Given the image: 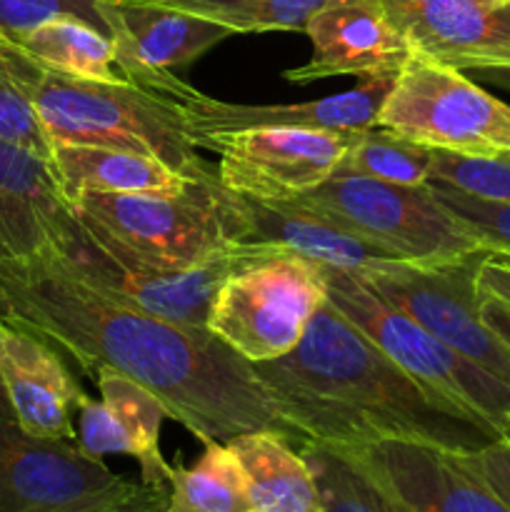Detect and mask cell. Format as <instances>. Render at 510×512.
Masks as SVG:
<instances>
[{"mask_svg":"<svg viewBox=\"0 0 510 512\" xmlns=\"http://www.w3.org/2000/svg\"><path fill=\"white\" fill-rule=\"evenodd\" d=\"M0 318L70 355L90 378L110 368L153 390L200 443L280 430L253 365L208 328H185L120 303L60 250L0 260Z\"/></svg>","mask_w":510,"mask_h":512,"instance_id":"cell-1","label":"cell"},{"mask_svg":"<svg viewBox=\"0 0 510 512\" xmlns=\"http://www.w3.org/2000/svg\"><path fill=\"white\" fill-rule=\"evenodd\" d=\"M288 433L333 448L413 440L470 453L500 440L458 405L430 393L330 303L288 355L253 363Z\"/></svg>","mask_w":510,"mask_h":512,"instance_id":"cell-2","label":"cell"},{"mask_svg":"<svg viewBox=\"0 0 510 512\" xmlns=\"http://www.w3.org/2000/svg\"><path fill=\"white\" fill-rule=\"evenodd\" d=\"M70 213L80 243L135 273H178L245 243L235 195L220 185L215 165L178 193H88Z\"/></svg>","mask_w":510,"mask_h":512,"instance_id":"cell-3","label":"cell"},{"mask_svg":"<svg viewBox=\"0 0 510 512\" xmlns=\"http://www.w3.org/2000/svg\"><path fill=\"white\" fill-rule=\"evenodd\" d=\"M28 93L50 148L90 145L150 155L188 178L213 168L195 155L183 115L168 95L133 83L65 78L35 58L28 60Z\"/></svg>","mask_w":510,"mask_h":512,"instance_id":"cell-4","label":"cell"},{"mask_svg":"<svg viewBox=\"0 0 510 512\" xmlns=\"http://www.w3.org/2000/svg\"><path fill=\"white\" fill-rule=\"evenodd\" d=\"M290 203L405 263L440 265L490 253L435 198L428 183L393 185L358 175H330Z\"/></svg>","mask_w":510,"mask_h":512,"instance_id":"cell-5","label":"cell"},{"mask_svg":"<svg viewBox=\"0 0 510 512\" xmlns=\"http://www.w3.org/2000/svg\"><path fill=\"white\" fill-rule=\"evenodd\" d=\"M325 268L328 303L395 365L430 393L490 425L503 438L510 425V385L460 355L433 333L375 295L353 270Z\"/></svg>","mask_w":510,"mask_h":512,"instance_id":"cell-6","label":"cell"},{"mask_svg":"<svg viewBox=\"0 0 510 512\" xmlns=\"http://www.w3.org/2000/svg\"><path fill=\"white\" fill-rule=\"evenodd\" d=\"M325 303L323 265L280 250L228 275L210 305L205 328L250 365L268 363L303 340Z\"/></svg>","mask_w":510,"mask_h":512,"instance_id":"cell-7","label":"cell"},{"mask_svg":"<svg viewBox=\"0 0 510 512\" xmlns=\"http://www.w3.org/2000/svg\"><path fill=\"white\" fill-rule=\"evenodd\" d=\"M378 125L430 150L510 153V105L463 70L415 53L400 65Z\"/></svg>","mask_w":510,"mask_h":512,"instance_id":"cell-8","label":"cell"},{"mask_svg":"<svg viewBox=\"0 0 510 512\" xmlns=\"http://www.w3.org/2000/svg\"><path fill=\"white\" fill-rule=\"evenodd\" d=\"M485 255L475 253L440 265L385 260L355 275L385 303L510 385V350L480 318L475 278Z\"/></svg>","mask_w":510,"mask_h":512,"instance_id":"cell-9","label":"cell"},{"mask_svg":"<svg viewBox=\"0 0 510 512\" xmlns=\"http://www.w3.org/2000/svg\"><path fill=\"white\" fill-rule=\"evenodd\" d=\"M140 485L73 440L38 438L0 415V512H105Z\"/></svg>","mask_w":510,"mask_h":512,"instance_id":"cell-10","label":"cell"},{"mask_svg":"<svg viewBox=\"0 0 510 512\" xmlns=\"http://www.w3.org/2000/svg\"><path fill=\"white\" fill-rule=\"evenodd\" d=\"M358 130L265 125L198 140L220 155L218 180L225 190L260 203L293 200L330 178Z\"/></svg>","mask_w":510,"mask_h":512,"instance_id":"cell-11","label":"cell"},{"mask_svg":"<svg viewBox=\"0 0 510 512\" xmlns=\"http://www.w3.org/2000/svg\"><path fill=\"white\" fill-rule=\"evenodd\" d=\"M60 253L73 260L83 278L118 298L120 303L185 328H205L210 305L228 275L280 253V248L265 243H233L195 268L178 270V273H135L100 258L75 238V230H70L68 243Z\"/></svg>","mask_w":510,"mask_h":512,"instance_id":"cell-12","label":"cell"},{"mask_svg":"<svg viewBox=\"0 0 510 512\" xmlns=\"http://www.w3.org/2000/svg\"><path fill=\"white\" fill-rule=\"evenodd\" d=\"M395 75L398 73L368 75V78H360V83L345 93L305 100V103H228V100L200 93L180 78L163 95H168L178 105L190 143L198 148V140L208 138V135L265 128V125H300V128L328 130L370 128V125H378L380 108H383L385 98L393 88Z\"/></svg>","mask_w":510,"mask_h":512,"instance_id":"cell-13","label":"cell"},{"mask_svg":"<svg viewBox=\"0 0 510 512\" xmlns=\"http://www.w3.org/2000/svg\"><path fill=\"white\" fill-rule=\"evenodd\" d=\"M345 453L408 512H510V505L450 450L413 440H378Z\"/></svg>","mask_w":510,"mask_h":512,"instance_id":"cell-14","label":"cell"},{"mask_svg":"<svg viewBox=\"0 0 510 512\" xmlns=\"http://www.w3.org/2000/svg\"><path fill=\"white\" fill-rule=\"evenodd\" d=\"M313 43V55L298 68L283 70V80L308 85L338 75L398 73L410 58L403 38L378 0H338L308 20L303 30Z\"/></svg>","mask_w":510,"mask_h":512,"instance_id":"cell-15","label":"cell"},{"mask_svg":"<svg viewBox=\"0 0 510 512\" xmlns=\"http://www.w3.org/2000/svg\"><path fill=\"white\" fill-rule=\"evenodd\" d=\"M100 403L88 395L78 400V435L75 443L83 453L103 460L105 455H128L140 463V480L168 485L173 465L160 453V428L168 410L158 395L138 380L110 368L95 370Z\"/></svg>","mask_w":510,"mask_h":512,"instance_id":"cell-16","label":"cell"},{"mask_svg":"<svg viewBox=\"0 0 510 512\" xmlns=\"http://www.w3.org/2000/svg\"><path fill=\"white\" fill-rule=\"evenodd\" d=\"M410 53L458 70L510 65V5L478 0H378Z\"/></svg>","mask_w":510,"mask_h":512,"instance_id":"cell-17","label":"cell"},{"mask_svg":"<svg viewBox=\"0 0 510 512\" xmlns=\"http://www.w3.org/2000/svg\"><path fill=\"white\" fill-rule=\"evenodd\" d=\"M120 23L118 68L133 85L168 93L178 75L173 70L195 63L203 53L235 35L225 25L185 10L150 3L115 0Z\"/></svg>","mask_w":510,"mask_h":512,"instance_id":"cell-18","label":"cell"},{"mask_svg":"<svg viewBox=\"0 0 510 512\" xmlns=\"http://www.w3.org/2000/svg\"><path fill=\"white\" fill-rule=\"evenodd\" d=\"M73 213L50 158L0 140V260L63 250Z\"/></svg>","mask_w":510,"mask_h":512,"instance_id":"cell-19","label":"cell"},{"mask_svg":"<svg viewBox=\"0 0 510 512\" xmlns=\"http://www.w3.org/2000/svg\"><path fill=\"white\" fill-rule=\"evenodd\" d=\"M0 385L20 428L38 438L75 440L73 410L85 393L53 345L3 318Z\"/></svg>","mask_w":510,"mask_h":512,"instance_id":"cell-20","label":"cell"},{"mask_svg":"<svg viewBox=\"0 0 510 512\" xmlns=\"http://www.w3.org/2000/svg\"><path fill=\"white\" fill-rule=\"evenodd\" d=\"M235 208L243 218L245 243L275 245L328 268L353 270V273L375 268L385 260H395L385 250L305 213L290 200L260 203L245 195H235Z\"/></svg>","mask_w":510,"mask_h":512,"instance_id":"cell-21","label":"cell"},{"mask_svg":"<svg viewBox=\"0 0 510 512\" xmlns=\"http://www.w3.org/2000/svg\"><path fill=\"white\" fill-rule=\"evenodd\" d=\"M50 163L68 205L88 193H178L195 180L150 155L90 145H55L50 150Z\"/></svg>","mask_w":510,"mask_h":512,"instance_id":"cell-22","label":"cell"},{"mask_svg":"<svg viewBox=\"0 0 510 512\" xmlns=\"http://www.w3.org/2000/svg\"><path fill=\"white\" fill-rule=\"evenodd\" d=\"M243 468L255 512H323L320 490L303 453L280 430H253L228 440Z\"/></svg>","mask_w":510,"mask_h":512,"instance_id":"cell-23","label":"cell"},{"mask_svg":"<svg viewBox=\"0 0 510 512\" xmlns=\"http://www.w3.org/2000/svg\"><path fill=\"white\" fill-rule=\"evenodd\" d=\"M15 43L50 73L98 83H128L118 68L115 40L73 15L45 20Z\"/></svg>","mask_w":510,"mask_h":512,"instance_id":"cell-24","label":"cell"},{"mask_svg":"<svg viewBox=\"0 0 510 512\" xmlns=\"http://www.w3.org/2000/svg\"><path fill=\"white\" fill-rule=\"evenodd\" d=\"M168 512H255L243 468L228 443H205L190 468H173Z\"/></svg>","mask_w":510,"mask_h":512,"instance_id":"cell-25","label":"cell"},{"mask_svg":"<svg viewBox=\"0 0 510 512\" xmlns=\"http://www.w3.org/2000/svg\"><path fill=\"white\" fill-rule=\"evenodd\" d=\"M300 453L313 470L323 512H408L345 450L305 440Z\"/></svg>","mask_w":510,"mask_h":512,"instance_id":"cell-26","label":"cell"},{"mask_svg":"<svg viewBox=\"0 0 510 512\" xmlns=\"http://www.w3.org/2000/svg\"><path fill=\"white\" fill-rule=\"evenodd\" d=\"M433 150L380 125L355 133L353 145L333 175H358L393 185H425L430 180Z\"/></svg>","mask_w":510,"mask_h":512,"instance_id":"cell-27","label":"cell"},{"mask_svg":"<svg viewBox=\"0 0 510 512\" xmlns=\"http://www.w3.org/2000/svg\"><path fill=\"white\" fill-rule=\"evenodd\" d=\"M185 10L205 20L240 33H270V30H305L308 20L325 5L338 0H125Z\"/></svg>","mask_w":510,"mask_h":512,"instance_id":"cell-28","label":"cell"},{"mask_svg":"<svg viewBox=\"0 0 510 512\" xmlns=\"http://www.w3.org/2000/svg\"><path fill=\"white\" fill-rule=\"evenodd\" d=\"M28 60L30 55L13 38L0 33V140L50 158L53 148L28 93Z\"/></svg>","mask_w":510,"mask_h":512,"instance_id":"cell-29","label":"cell"},{"mask_svg":"<svg viewBox=\"0 0 510 512\" xmlns=\"http://www.w3.org/2000/svg\"><path fill=\"white\" fill-rule=\"evenodd\" d=\"M73 15L103 30L118 43L120 23L115 0H0V33L18 40L45 20Z\"/></svg>","mask_w":510,"mask_h":512,"instance_id":"cell-30","label":"cell"},{"mask_svg":"<svg viewBox=\"0 0 510 512\" xmlns=\"http://www.w3.org/2000/svg\"><path fill=\"white\" fill-rule=\"evenodd\" d=\"M428 183L448 185L483 200L510 203V153L460 155L433 150Z\"/></svg>","mask_w":510,"mask_h":512,"instance_id":"cell-31","label":"cell"},{"mask_svg":"<svg viewBox=\"0 0 510 512\" xmlns=\"http://www.w3.org/2000/svg\"><path fill=\"white\" fill-rule=\"evenodd\" d=\"M435 198L455 215L463 225H468L475 238L490 250V253L510 255V203L498 200H483L475 195L460 193L440 183H428Z\"/></svg>","mask_w":510,"mask_h":512,"instance_id":"cell-32","label":"cell"},{"mask_svg":"<svg viewBox=\"0 0 510 512\" xmlns=\"http://www.w3.org/2000/svg\"><path fill=\"white\" fill-rule=\"evenodd\" d=\"M455 458L465 465L473 475H478L495 495L510 505V443L508 440H493L470 453H455Z\"/></svg>","mask_w":510,"mask_h":512,"instance_id":"cell-33","label":"cell"},{"mask_svg":"<svg viewBox=\"0 0 510 512\" xmlns=\"http://www.w3.org/2000/svg\"><path fill=\"white\" fill-rule=\"evenodd\" d=\"M478 293L498 298L510 305V258L500 253H488L478 265Z\"/></svg>","mask_w":510,"mask_h":512,"instance_id":"cell-34","label":"cell"},{"mask_svg":"<svg viewBox=\"0 0 510 512\" xmlns=\"http://www.w3.org/2000/svg\"><path fill=\"white\" fill-rule=\"evenodd\" d=\"M480 318H483V323L498 335L500 343L510 350V305L498 298L480 295Z\"/></svg>","mask_w":510,"mask_h":512,"instance_id":"cell-35","label":"cell"},{"mask_svg":"<svg viewBox=\"0 0 510 512\" xmlns=\"http://www.w3.org/2000/svg\"><path fill=\"white\" fill-rule=\"evenodd\" d=\"M140 483H143V480H140ZM165 503H168V485L143 483L133 498H128L125 503L115 505V508L105 512H155Z\"/></svg>","mask_w":510,"mask_h":512,"instance_id":"cell-36","label":"cell"},{"mask_svg":"<svg viewBox=\"0 0 510 512\" xmlns=\"http://www.w3.org/2000/svg\"><path fill=\"white\" fill-rule=\"evenodd\" d=\"M473 73L478 75V80H483V83L510 93V65H488V68H475Z\"/></svg>","mask_w":510,"mask_h":512,"instance_id":"cell-37","label":"cell"},{"mask_svg":"<svg viewBox=\"0 0 510 512\" xmlns=\"http://www.w3.org/2000/svg\"><path fill=\"white\" fill-rule=\"evenodd\" d=\"M0 415H5V418H13V413H10V405H8V398H5V393H3V385H0Z\"/></svg>","mask_w":510,"mask_h":512,"instance_id":"cell-38","label":"cell"},{"mask_svg":"<svg viewBox=\"0 0 510 512\" xmlns=\"http://www.w3.org/2000/svg\"><path fill=\"white\" fill-rule=\"evenodd\" d=\"M478 3L490 5V8H505V5H510V0H478Z\"/></svg>","mask_w":510,"mask_h":512,"instance_id":"cell-39","label":"cell"},{"mask_svg":"<svg viewBox=\"0 0 510 512\" xmlns=\"http://www.w3.org/2000/svg\"><path fill=\"white\" fill-rule=\"evenodd\" d=\"M503 440H508V443H510V425H508V430H505V435H503Z\"/></svg>","mask_w":510,"mask_h":512,"instance_id":"cell-40","label":"cell"},{"mask_svg":"<svg viewBox=\"0 0 510 512\" xmlns=\"http://www.w3.org/2000/svg\"><path fill=\"white\" fill-rule=\"evenodd\" d=\"M165 508H168V503H165V505H160V508L155 510V512H168V510H165Z\"/></svg>","mask_w":510,"mask_h":512,"instance_id":"cell-41","label":"cell"},{"mask_svg":"<svg viewBox=\"0 0 510 512\" xmlns=\"http://www.w3.org/2000/svg\"><path fill=\"white\" fill-rule=\"evenodd\" d=\"M508 258H510V255H508Z\"/></svg>","mask_w":510,"mask_h":512,"instance_id":"cell-42","label":"cell"}]
</instances>
